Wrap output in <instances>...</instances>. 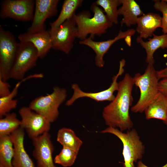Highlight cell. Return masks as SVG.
Here are the masks:
<instances>
[{
  "instance_id": "cell-1",
  "label": "cell",
  "mask_w": 167,
  "mask_h": 167,
  "mask_svg": "<svg viewBox=\"0 0 167 167\" xmlns=\"http://www.w3.org/2000/svg\"><path fill=\"white\" fill-rule=\"evenodd\" d=\"M134 85L133 78L128 73L119 82L116 96L103 110L102 117L108 127L116 128L122 131L133 127L129 109L133 101L132 93Z\"/></svg>"
},
{
  "instance_id": "cell-2",
  "label": "cell",
  "mask_w": 167,
  "mask_h": 167,
  "mask_svg": "<svg viewBox=\"0 0 167 167\" xmlns=\"http://www.w3.org/2000/svg\"><path fill=\"white\" fill-rule=\"evenodd\" d=\"M90 9L93 13L92 17L88 11H84L73 16L77 29V38L83 41L88 35L93 39L95 36H101L113 25L95 2L92 4Z\"/></svg>"
},
{
  "instance_id": "cell-3",
  "label": "cell",
  "mask_w": 167,
  "mask_h": 167,
  "mask_svg": "<svg viewBox=\"0 0 167 167\" xmlns=\"http://www.w3.org/2000/svg\"><path fill=\"white\" fill-rule=\"evenodd\" d=\"M133 78L134 85L139 88L140 95L131 110L135 113H142L159 93V79L153 65L151 64L148 65L143 74L136 73Z\"/></svg>"
},
{
  "instance_id": "cell-4",
  "label": "cell",
  "mask_w": 167,
  "mask_h": 167,
  "mask_svg": "<svg viewBox=\"0 0 167 167\" xmlns=\"http://www.w3.org/2000/svg\"><path fill=\"white\" fill-rule=\"evenodd\" d=\"M101 132L113 134L122 141L124 159L123 167H135L134 163L142 158L145 147L135 129H131L124 133L117 128L108 127Z\"/></svg>"
},
{
  "instance_id": "cell-5",
  "label": "cell",
  "mask_w": 167,
  "mask_h": 167,
  "mask_svg": "<svg viewBox=\"0 0 167 167\" xmlns=\"http://www.w3.org/2000/svg\"><path fill=\"white\" fill-rule=\"evenodd\" d=\"M67 96V91L65 88L55 86L51 93L34 99L28 107L51 123L58 117L59 107L65 101Z\"/></svg>"
},
{
  "instance_id": "cell-6",
  "label": "cell",
  "mask_w": 167,
  "mask_h": 167,
  "mask_svg": "<svg viewBox=\"0 0 167 167\" xmlns=\"http://www.w3.org/2000/svg\"><path fill=\"white\" fill-rule=\"evenodd\" d=\"M38 58L37 51L32 43L20 42L11 70L10 79H23L26 73L36 66Z\"/></svg>"
},
{
  "instance_id": "cell-7",
  "label": "cell",
  "mask_w": 167,
  "mask_h": 167,
  "mask_svg": "<svg viewBox=\"0 0 167 167\" xmlns=\"http://www.w3.org/2000/svg\"><path fill=\"white\" fill-rule=\"evenodd\" d=\"M11 32L0 26V77L7 81L19 46Z\"/></svg>"
},
{
  "instance_id": "cell-8",
  "label": "cell",
  "mask_w": 167,
  "mask_h": 167,
  "mask_svg": "<svg viewBox=\"0 0 167 167\" xmlns=\"http://www.w3.org/2000/svg\"><path fill=\"white\" fill-rule=\"evenodd\" d=\"M48 31L52 49L66 54H69L73 47L77 32V26L73 17L67 19L59 26L50 28Z\"/></svg>"
},
{
  "instance_id": "cell-9",
  "label": "cell",
  "mask_w": 167,
  "mask_h": 167,
  "mask_svg": "<svg viewBox=\"0 0 167 167\" xmlns=\"http://www.w3.org/2000/svg\"><path fill=\"white\" fill-rule=\"evenodd\" d=\"M126 61L122 59L120 61L119 69L117 74L113 76L112 82L110 86L107 89L96 92H87L83 91L78 85L73 84L71 88L73 91L71 97L66 102V105L69 106L72 105L77 99L82 97H88L97 102L106 101H111L115 97L114 93L118 91L119 88V82L117 80L119 77L124 73V67Z\"/></svg>"
},
{
  "instance_id": "cell-10",
  "label": "cell",
  "mask_w": 167,
  "mask_h": 167,
  "mask_svg": "<svg viewBox=\"0 0 167 167\" xmlns=\"http://www.w3.org/2000/svg\"><path fill=\"white\" fill-rule=\"evenodd\" d=\"M21 118L20 127L32 139L49 132L51 123L40 114L29 107L23 106L19 111Z\"/></svg>"
},
{
  "instance_id": "cell-11",
  "label": "cell",
  "mask_w": 167,
  "mask_h": 167,
  "mask_svg": "<svg viewBox=\"0 0 167 167\" xmlns=\"http://www.w3.org/2000/svg\"><path fill=\"white\" fill-rule=\"evenodd\" d=\"M35 6L33 0H5L1 4L0 17L22 21H32Z\"/></svg>"
},
{
  "instance_id": "cell-12",
  "label": "cell",
  "mask_w": 167,
  "mask_h": 167,
  "mask_svg": "<svg viewBox=\"0 0 167 167\" xmlns=\"http://www.w3.org/2000/svg\"><path fill=\"white\" fill-rule=\"evenodd\" d=\"M32 155L36 161L37 167H57L52 157L54 148L49 132L32 139Z\"/></svg>"
},
{
  "instance_id": "cell-13",
  "label": "cell",
  "mask_w": 167,
  "mask_h": 167,
  "mask_svg": "<svg viewBox=\"0 0 167 167\" xmlns=\"http://www.w3.org/2000/svg\"><path fill=\"white\" fill-rule=\"evenodd\" d=\"M59 1L58 0H35L33 17L27 32L34 33L45 30V20L57 13Z\"/></svg>"
},
{
  "instance_id": "cell-14",
  "label": "cell",
  "mask_w": 167,
  "mask_h": 167,
  "mask_svg": "<svg viewBox=\"0 0 167 167\" xmlns=\"http://www.w3.org/2000/svg\"><path fill=\"white\" fill-rule=\"evenodd\" d=\"M135 32V30L133 29H128L124 32L120 30L118 35L112 39L97 41H93L89 37L84 40L80 41L79 43L80 44L88 46L94 51L96 54L95 61L96 66L99 67H102L105 64L103 59L104 55L112 45L118 40L128 36H131Z\"/></svg>"
},
{
  "instance_id": "cell-15",
  "label": "cell",
  "mask_w": 167,
  "mask_h": 167,
  "mask_svg": "<svg viewBox=\"0 0 167 167\" xmlns=\"http://www.w3.org/2000/svg\"><path fill=\"white\" fill-rule=\"evenodd\" d=\"M13 144L14 155L12 161L13 167H35L32 160L25 150L24 130L20 127L10 135Z\"/></svg>"
},
{
  "instance_id": "cell-16",
  "label": "cell",
  "mask_w": 167,
  "mask_h": 167,
  "mask_svg": "<svg viewBox=\"0 0 167 167\" xmlns=\"http://www.w3.org/2000/svg\"><path fill=\"white\" fill-rule=\"evenodd\" d=\"M20 42L32 43L36 48L39 58H43L51 49H52L51 40L49 31L45 29L41 31L30 33H22L18 36Z\"/></svg>"
},
{
  "instance_id": "cell-17",
  "label": "cell",
  "mask_w": 167,
  "mask_h": 167,
  "mask_svg": "<svg viewBox=\"0 0 167 167\" xmlns=\"http://www.w3.org/2000/svg\"><path fill=\"white\" fill-rule=\"evenodd\" d=\"M135 31L142 38L152 36L156 29L161 28L162 17L158 14L150 12L143 14L138 19Z\"/></svg>"
},
{
  "instance_id": "cell-18",
  "label": "cell",
  "mask_w": 167,
  "mask_h": 167,
  "mask_svg": "<svg viewBox=\"0 0 167 167\" xmlns=\"http://www.w3.org/2000/svg\"><path fill=\"white\" fill-rule=\"evenodd\" d=\"M121 7L118 9L119 15L123 16L122 26L127 27L136 24L138 18L143 14L139 5L134 0H121Z\"/></svg>"
},
{
  "instance_id": "cell-19",
  "label": "cell",
  "mask_w": 167,
  "mask_h": 167,
  "mask_svg": "<svg viewBox=\"0 0 167 167\" xmlns=\"http://www.w3.org/2000/svg\"><path fill=\"white\" fill-rule=\"evenodd\" d=\"M152 36V38L148 39V41H143L142 38L138 36L136 41L146 50V63L148 64L153 65L155 62L153 54L155 51L160 48L167 49V34L156 35L153 34Z\"/></svg>"
},
{
  "instance_id": "cell-20",
  "label": "cell",
  "mask_w": 167,
  "mask_h": 167,
  "mask_svg": "<svg viewBox=\"0 0 167 167\" xmlns=\"http://www.w3.org/2000/svg\"><path fill=\"white\" fill-rule=\"evenodd\" d=\"M144 112L147 119L155 118L165 121L167 118V96L159 92Z\"/></svg>"
},
{
  "instance_id": "cell-21",
  "label": "cell",
  "mask_w": 167,
  "mask_h": 167,
  "mask_svg": "<svg viewBox=\"0 0 167 167\" xmlns=\"http://www.w3.org/2000/svg\"><path fill=\"white\" fill-rule=\"evenodd\" d=\"M83 2V0H65L58 17L54 21L50 24V28L59 26L72 17L76 10L81 6Z\"/></svg>"
},
{
  "instance_id": "cell-22",
  "label": "cell",
  "mask_w": 167,
  "mask_h": 167,
  "mask_svg": "<svg viewBox=\"0 0 167 167\" xmlns=\"http://www.w3.org/2000/svg\"><path fill=\"white\" fill-rule=\"evenodd\" d=\"M57 140L63 147L77 152H79L83 144L82 141L76 135L73 130L66 127L61 128L58 130Z\"/></svg>"
},
{
  "instance_id": "cell-23",
  "label": "cell",
  "mask_w": 167,
  "mask_h": 167,
  "mask_svg": "<svg viewBox=\"0 0 167 167\" xmlns=\"http://www.w3.org/2000/svg\"><path fill=\"white\" fill-rule=\"evenodd\" d=\"M31 78H32V77L31 75L24 78L16 84L9 95L0 97V118L3 117L9 113L11 110L16 107L18 101L14 98L18 93L19 87L23 82Z\"/></svg>"
},
{
  "instance_id": "cell-24",
  "label": "cell",
  "mask_w": 167,
  "mask_h": 167,
  "mask_svg": "<svg viewBox=\"0 0 167 167\" xmlns=\"http://www.w3.org/2000/svg\"><path fill=\"white\" fill-rule=\"evenodd\" d=\"M13 144L10 135L0 136V165L4 167H13Z\"/></svg>"
},
{
  "instance_id": "cell-25",
  "label": "cell",
  "mask_w": 167,
  "mask_h": 167,
  "mask_svg": "<svg viewBox=\"0 0 167 167\" xmlns=\"http://www.w3.org/2000/svg\"><path fill=\"white\" fill-rule=\"evenodd\" d=\"M21 121L14 113H9L0 119V136L10 135L19 127Z\"/></svg>"
},
{
  "instance_id": "cell-26",
  "label": "cell",
  "mask_w": 167,
  "mask_h": 167,
  "mask_svg": "<svg viewBox=\"0 0 167 167\" xmlns=\"http://www.w3.org/2000/svg\"><path fill=\"white\" fill-rule=\"evenodd\" d=\"M96 4L104 9L109 21L113 24L118 23L119 15L118 7L121 4V0H97Z\"/></svg>"
},
{
  "instance_id": "cell-27",
  "label": "cell",
  "mask_w": 167,
  "mask_h": 167,
  "mask_svg": "<svg viewBox=\"0 0 167 167\" xmlns=\"http://www.w3.org/2000/svg\"><path fill=\"white\" fill-rule=\"evenodd\" d=\"M78 152L63 147L60 153L54 159V163L64 167L71 166L74 163Z\"/></svg>"
},
{
  "instance_id": "cell-28",
  "label": "cell",
  "mask_w": 167,
  "mask_h": 167,
  "mask_svg": "<svg viewBox=\"0 0 167 167\" xmlns=\"http://www.w3.org/2000/svg\"><path fill=\"white\" fill-rule=\"evenodd\" d=\"M153 1V7L162 13L161 28L164 34H167V3L165 0H156Z\"/></svg>"
},
{
  "instance_id": "cell-29",
  "label": "cell",
  "mask_w": 167,
  "mask_h": 167,
  "mask_svg": "<svg viewBox=\"0 0 167 167\" xmlns=\"http://www.w3.org/2000/svg\"><path fill=\"white\" fill-rule=\"evenodd\" d=\"M10 87L7 81L3 80L0 77V97L6 96L10 93Z\"/></svg>"
},
{
  "instance_id": "cell-30",
  "label": "cell",
  "mask_w": 167,
  "mask_h": 167,
  "mask_svg": "<svg viewBox=\"0 0 167 167\" xmlns=\"http://www.w3.org/2000/svg\"><path fill=\"white\" fill-rule=\"evenodd\" d=\"M158 88L159 92L167 96V79H162L159 81Z\"/></svg>"
},
{
  "instance_id": "cell-31",
  "label": "cell",
  "mask_w": 167,
  "mask_h": 167,
  "mask_svg": "<svg viewBox=\"0 0 167 167\" xmlns=\"http://www.w3.org/2000/svg\"><path fill=\"white\" fill-rule=\"evenodd\" d=\"M158 79H167V66L160 70L156 71Z\"/></svg>"
},
{
  "instance_id": "cell-32",
  "label": "cell",
  "mask_w": 167,
  "mask_h": 167,
  "mask_svg": "<svg viewBox=\"0 0 167 167\" xmlns=\"http://www.w3.org/2000/svg\"><path fill=\"white\" fill-rule=\"evenodd\" d=\"M137 167H148L144 164L143 162L139 161L137 164ZM161 167H167V163L163 166Z\"/></svg>"
},
{
  "instance_id": "cell-33",
  "label": "cell",
  "mask_w": 167,
  "mask_h": 167,
  "mask_svg": "<svg viewBox=\"0 0 167 167\" xmlns=\"http://www.w3.org/2000/svg\"><path fill=\"white\" fill-rule=\"evenodd\" d=\"M163 122L166 125H167V119L165 121Z\"/></svg>"
},
{
  "instance_id": "cell-34",
  "label": "cell",
  "mask_w": 167,
  "mask_h": 167,
  "mask_svg": "<svg viewBox=\"0 0 167 167\" xmlns=\"http://www.w3.org/2000/svg\"><path fill=\"white\" fill-rule=\"evenodd\" d=\"M0 167H4L2 165H0Z\"/></svg>"
},
{
  "instance_id": "cell-35",
  "label": "cell",
  "mask_w": 167,
  "mask_h": 167,
  "mask_svg": "<svg viewBox=\"0 0 167 167\" xmlns=\"http://www.w3.org/2000/svg\"><path fill=\"white\" fill-rule=\"evenodd\" d=\"M165 1L167 3V0H165Z\"/></svg>"
}]
</instances>
